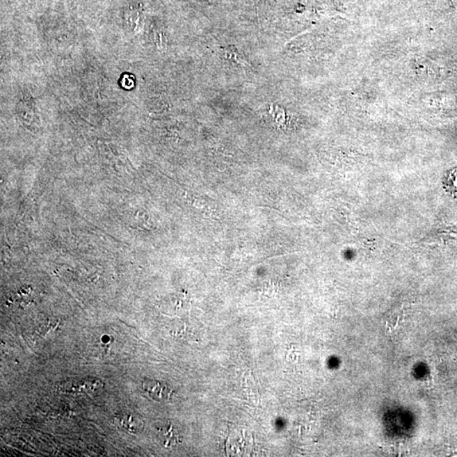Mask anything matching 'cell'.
I'll use <instances>...</instances> for the list:
<instances>
[{"label":"cell","instance_id":"cell-1","mask_svg":"<svg viewBox=\"0 0 457 457\" xmlns=\"http://www.w3.org/2000/svg\"><path fill=\"white\" fill-rule=\"evenodd\" d=\"M113 424L120 431L130 433V435H139L143 431L144 421L138 413L134 412H122L114 417Z\"/></svg>","mask_w":457,"mask_h":457},{"label":"cell","instance_id":"cell-2","mask_svg":"<svg viewBox=\"0 0 457 457\" xmlns=\"http://www.w3.org/2000/svg\"><path fill=\"white\" fill-rule=\"evenodd\" d=\"M142 390L148 398L158 402L170 401L174 394V390L169 385L155 380H144Z\"/></svg>","mask_w":457,"mask_h":457},{"label":"cell","instance_id":"cell-3","mask_svg":"<svg viewBox=\"0 0 457 457\" xmlns=\"http://www.w3.org/2000/svg\"><path fill=\"white\" fill-rule=\"evenodd\" d=\"M158 439L163 447H173L182 441L181 431L173 423H166L158 428Z\"/></svg>","mask_w":457,"mask_h":457}]
</instances>
